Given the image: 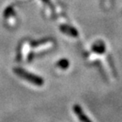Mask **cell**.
<instances>
[{
    "instance_id": "7a4b0ae2",
    "label": "cell",
    "mask_w": 122,
    "mask_h": 122,
    "mask_svg": "<svg viewBox=\"0 0 122 122\" xmlns=\"http://www.w3.org/2000/svg\"><path fill=\"white\" fill-rule=\"evenodd\" d=\"M74 111L77 114V116L79 117V119H80V120L81 122H91L89 120V119H87V117L84 114V113L82 112V110L81 109V108L79 106H75Z\"/></svg>"
},
{
    "instance_id": "6da1fadb",
    "label": "cell",
    "mask_w": 122,
    "mask_h": 122,
    "mask_svg": "<svg viewBox=\"0 0 122 122\" xmlns=\"http://www.w3.org/2000/svg\"><path fill=\"white\" fill-rule=\"evenodd\" d=\"M14 71L16 73V75L28 81L29 82H31V83L35 84L36 86H42V84H43V81H42V78H40V77H38L36 76H34V75L30 74L29 72H26V71H24L21 68H15L14 70Z\"/></svg>"
},
{
    "instance_id": "3957f363",
    "label": "cell",
    "mask_w": 122,
    "mask_h": 122,
    "mask_svg": "<svg viewBox=\"0 0 122 122\" xmlns=\"http://www.w3.org/2000/svg\"><path fill=\"white\" fill-rule=\"evenodd\" d=\"M60 29L62 30V31H64L65 33H68L69 35H71V36H77V32H76V30H74L73 28L71 29V27L70 26H68V27L67 26H62Z\"/></svg>"
},
{
    "instance_id": "277c9868",
    "label": "cell",
    "mask_w": 122,
    "mask_h": 122,
    "mask_svg": "<svg viewBox=\"0 0 122 122\" xmlns=\"http://www.w3.org/2000/svg\"><path fill=\"white\" fill-rule=\"evenodd\" d=\"M58 65H59V66H60L61 68L66 69V67L69 65V62L66 60V59H62V60H59Z\"/></svg>"
}]
</instances>
